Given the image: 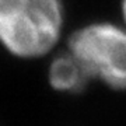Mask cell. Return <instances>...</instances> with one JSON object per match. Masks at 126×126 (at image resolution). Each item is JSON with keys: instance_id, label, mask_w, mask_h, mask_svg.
Here are the masks:
<instances>
[{"instance_id": "obj_1", "label": "cell", "mask_w": 126, "mask_h": 126, "mask_svg": "<svg viewBox=\"0 0 126 126\" xmlns=\"http://www.w3.org/2000/svg\"><path fill=\"white\" fill-rule=\"evenodd\" d=\"M62 30V0H0V45L16 58L48 55Z\"/></svg>"}, {"instance_id": "obj_2", "label": "cell", "mask_w": 126, "mask_h": 126, "mask_svg": "<svg viewBox=\"0 0 126 126\" xmlns=\"http://www.w3.org/2000/svg\"><path fill=\"white\" fill-rule=\"evenodd\" d=\"M69 52L90 79L113 88H126V31L108 23L90 24L69 38Z\"/></svg>"}, {"instance_id": "obj_3", "label": "cell", "mask_w": 126, "mask_h": 126, "mask_svg": "<svg viewBox=\"0 0 126 126\" xmlns=\"http://www.w3.org/2000/svg\"><path fill=\"white\" fill-rule=\"evenodd\" d=\"M49 83L58 91H79L87 84L90 77L81 63L70 52L59 55L49 66Z\"/></svg>"}, {"instance_id": "obj_4", "label": "cell", "mask_w": 126, "mask_h": 126, "mask_svg": "<svg viewBox=\"0 0 126 126\" xmlns=\"http://www.w3.org/2000/svg\"><path fill=\"white\" fill-rule=\"evenodd\" d=\"M122 16H123V20H125V24H126V0L122 1Z\"/></svg>"}]
</instances>
